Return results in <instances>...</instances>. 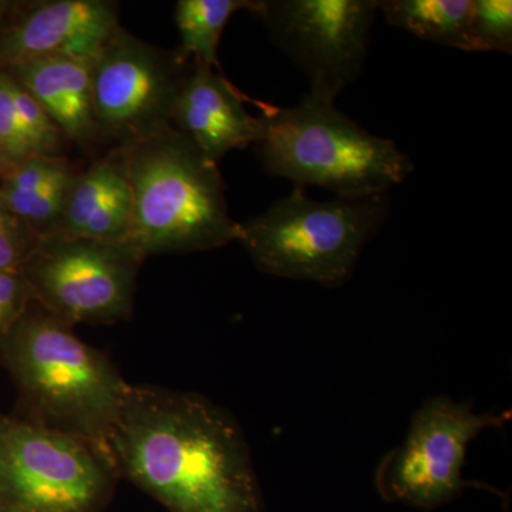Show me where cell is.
<instances>
[{"instance_id": "cell-1", "label": "cell", "mask_w": 512, "mask_h": 512, "mask_svg": "<svg viewBox=\"0 0 512 512\" xmlns=\"http://www.w3.org/2000/svg\"><path fill=\"white\" fill-rule=\"evenodd\" d=\"M107 448L116 473L171 512H262L241 427L198 394L130 386Z\"/></svg>"}, {"instance_id": "cell-2", "label": "cell", "mask_w": 512, "mask_h": 512, "mask_svg": "<svg viewBox=\"0 0 512 512\" xmlns=\"http://www.w3.org/2000/svg\"><path fill=\"white\" fill-rule=\"evenodd\" d=\"M0 355L33 414L30 420L109 454L130 384L106 356L35 301L3 340Z\"/></svg>"}, {"instance_id": "cell-3", "label": "cell", "mask_w": 512, "mask_h": 512, "mask_svg": "<svg viewBox=\"0 0 512 512\" xmlns=\"http://www.w3.org/2000/svg\"><path fill=\"white\" fill-rule=\"evenodd\" d=\"M126 147L133 192L130 242L144 258L238 241L218 165L173 126Z\"/></svg>"}, {"instance_id": "cell-4", "label": "cell", "mask_w": 512, "mask_h": 512, "mask_svg": "<svg viewBox=\"0 0 512 512\" xmlns=\"http://www.w3.org/2000/svg\"><path fill=\"white\" fill-rule=\"evenodd\" d=\"M258 160L269 174L338 197L387 194L414 171L396 143L369 133L332 101L311 93L293 107L262 104Z\"/></svg>"}, {"instance_id": "cell-5", "label": "cell", "mask_w": 512, "mask_h": 512, "mask_svg": "<svg viewBox=\"0 0 512 512\" xmlns=\"http://www.w3.org/2000/svg\"><path fill=\"white\" fill-rule=\"evenodd\" d=\"M387 215V194L316 201L298 187L241 222L238 242L265 274L339 288Z\"/></svg>"}, {"instance_id": "cell-6", "label": "cell", "mask_w": 512, "mask_h": 512, "mask_svg": "<svg viewBox=\"0 0 512 512\" xmlns=\"http://www.w3.org/2000/svg\"><path fill=\"white\" fill-rule=\"evenodd\" d=\"M116 470L90 441L0 416V512H97Z\"/></svg>"}, {"instance_id": "cell-7", "label": "cell", "mask_w": 512, "mask_h": 512, "mask_svg": "<svg viewBox=\"0 0 512 512\" xmlns=\"http://www.w3.org/2000/svg\"><path fill=\"white\" fill-rule=\"evenodd\" d=\"M511 412H473L447 396L426 400L413 413L402 446L389 451L376 470V487L390 503L434 510L450 503L466 488L463 478L468 444L481 431L504 429Z\"/></svg>"}, {"instance_id": "cell-8", "label": "cell", "mask_w": 512, "mask_h": 512, "mask_svg": "<svg viewBox=\"0 0 512 512\" xmlns=\"http://www.w3.org/2000/svg\"><path fill=\"white\" fill-rule=\"evenodd\" d=\"M144 259L130 241L50 237L22 275L35 302L67 325L114 323L131 313Z\"/></svg>"}, {"instance_id": "cell-9", "label": "cell", "mask_w": 512, "mask_h": 512, "mask_svg": "<svg viewBox=\"0 0 512 512\" xmlns=\"http://www.w3.org/2000/svg\"><path fill=\"white\" fill-rule=\"evenodd\" d=\"M120 28L93 56L94 114L101 138L130 146L171 126L191 63Z\"/></svg>"}, {"instance_id": "cell-10", "label": "cell", "mask_w": 512, "mask_h": 512, "mask_svg": "<svg viewBox=\"0 0 512 512\" xmlns=\"http://www.w3.org/2000/svg\"><path fill=\"white\" fill-rule=\"evenodd\" d=\"M377 12V0H259L256 15L312 96L335 103L365 67Z\"/></svg>"}, {"instance_id": "cell-11", "label": "cell", "mask_w": 512, "mask_h": 512, "mask_svg": "<svg viewBox=\"0 0 512 512\" xmlns=\"http://www.w3.org/2000/svg\"><path fill=\"white\" fill-rule=\"evenodd\" d=\"M119 28L110 0L19 3L0 29V69L59 53L93 57Z\"/></svg>"}, {"instance_id": "cell-12", "label": "cell", "mask_w": 512, "mask_h": 512, "mask_svg": "<svg viewBox=\"0 0 512 512\" xmlns=\"http://www.w3.org/2000/svg\"><path fill=\"white\" fill-rule=\"evenodd\" d=\"M245 100L224 74L192 59L171 126L218 165L229 151L256 144L262 136L261 117L248 113Z\"/></svg>"}, {"instance_id": "cell-13", "label": "cell", "mask_w": 512, "mask_h": 512, "mask_svg": "<svg viewBox=\"0 0 512 512\" xmlns=\"http://www.w3.org/2000/svg\"><path fill=\"white\" fill-rule=\"evenodd\" d=\"M131 222L126 147H113L74 177L55 237L127 242Z\"/></svg>"}, {"instance_id": "cell-14", "label": "cell", "mask_w": 512, "mask_h": 512, "mask_svg": "<svg viewBox=\"0 0 512 512\" xmlns=\"http://www.w3.org/2000/svg\"><path fill=\"white\" fill-rule=\"evenodd\" d=\"M92 62L93 57L59 53L6 69L82 150L103 141L94 114Z\"/></svg>"}, {"instance_id": "cell-15", "label": "cell", "mask_w": 512, "mask_h": 512, "mask_svg": "<svg viewBox=\"0 0 512 512\" xmlns=\"http://www.w3.org/2000/svg\"><path fill=\"white\" fill-rule=\"evenodd\" d=\"M77 171L63 156H33L0 175V200L40 238L55 237Z\"/></svg>"}, {"instance_id": "cell-16", "label": "cell", "mask_w": 512, "mask_h": 512, "mask_svg": "<svg viewBox=\"0 0 512 512\" xmlns=\"http://www.w3.org/2000/svg\"><path fill=\"white\" fill-rule=\"evenodd\" d=\"M387 23L426 42L473 52V0H377Z\"/></svg>"}, {"instance_id": "cell-17", "label": "cell", "mask_w": 512, "mask_h": 512, "mask_svg": "<svg viewBox=\"0 0 512 512\" xmlns=\"http://www.w3.org/2000/svg\"><path fill=\"white\" fill-rule=\"evenodd\" d=\"M259 0H180L175 5V25L180 52L221 72L218 45L228 20L238 10L258 12Z\"/></svg>"}, {"instance_id": "cell-18", "label": "cell", "mask_w": 512, "mask_h": 512, "mask_svg": "<svg viewBox=\"0 0 512 512\" xmlns=\"http://www.w3.org/2000/svg\"><path fill=\"white\" fill-rule=\"evenodd\" d=\"M473 52H512L511 0H473Z\"/></svg>"}, {"instance_id": "cell-19", "label": "cell", "mask_w": 512, "mask_h": 512, "mask_svg": "<svg viewBox=\"0 0 512 512\" xmlns=\"http://www.w3.org/2000/svg\"><path fill=\"white\" fill-rule=\"evenodd\" d=\"M13 100L23 131L28 138L35 156H62V148L66 143V137L56 126L52 117L40 106L35 99L15 79H13Z\"/></svg>"}, {"instance_id": "cell-20", "label": "cell", "mask_w": 512, "mask_h": 512, "mask_svg": "<svg viewBox=\"0 0 512 512\" xmlns=\"http://www.w3.org/2000/svg\"><path fill=\"white\" fill-rule=\"evenodd\" d=\"M42 241L0 200V272L22 274Z\"/></svg>"}, {"instance_id": "cell-21", "label": "cell", "mask_w": 512, "mask_h": 512, "mask_svg": "<svg viewBox=\"0 0 512 512\" xmlns=\"http://www.w3.org/2000/svg\"><path fill=\"white\" fill-rule=\"evenodd\" d=\"M12 87V76L0 69V148L10 167L35 156L20 123Z\"/></svg>"}, {"instance_id": "cell-22", "label": "cell", "mask_w": 512, "mask_h": 512, "mask_svg": "<svg viewBox=\"0 0 512 512\" xmlns=\"http://www.w3.org/2000/svg\"><path fill=\"white\" fill-rule=\"evenodd\" d=\"M35 301L22 274L0 272V346Z\"/></svg>"}, {"instance_id": "cell-23", "label": "cell", "mask_w": 512, "mask_h": 512, "mask_svg": "<svg viewBox=\"0 0 512 512\" xmlns=\"http://www.w3.org/2000/svg\"><path fill=\"white\" fill-rule=\"evenodd\" d=\"M18 5V2H6V0H0V29H2V26L8 22L10 15L15 12Z\"/></svg>"}, {"instance_id": "cell-24", "label": "cell", "mask_w": 512, "mask_h": 512, "mask_svg": "<svg viewBox=\"0 0 512 512\" xmlns=\"http://www.w3.org/2000/svg\"><path fill=\"white\" fill-rule=\"evenodd\" d=\"M10 168V164L8 163V160H6V157L3 156L2 148H0V175L5 173V171H8Z\"/></svg>"}]
</instances>
